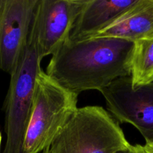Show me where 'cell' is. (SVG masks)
Instances as JSON below:
<instances>
[{
	"instance_id": "6da1fadb",
	"label": "cell",
	"mask_w": 153,
	"mask_h": 153,
	"mask_svg": "<svg viewBox=\"0 0 153 153\" xmlns=\"http://www.w3.org/2000/svg\"><path fill=\"white\" fill-rule=\"evenodd\" d=\"M134 42L117 37H94L66 42L52 56L46 73L79 95L100 91L118 78L130 76Z\"/></svg>"
},
{
	"instance_id": "7a4b0ae2",
	"label": "cell",
	"mask_w": 153,
	"mask_h": 153,
	"mask_svg": "<svg viewBox=\"0 0 153 153\" xmlns=\"http://www.w3.org/2000/svg\"><path fill=\"white\" fill-rule=\"evenodd\" d=\"M77 97L40 69L36 76L32 109L22 153H40L50 148L77 110Z\"/></svg>"
},
{
	"instance_id": "3957f363",
	"label": "cell",
	"mask_w": 153,
	"mask_h": 153,
	"mask_svg": "<svg viewBox=\"0 0 153 153\" xmlns=\"http://www.w3.org/2000/svg\"><path fill=\"white\" fill-rule=\"evenodd\" d=\"M118 122L97 105L78 108L50 146V153H117L128 149Z\"/></svg>"
},
{
	"instance_id": "277c9868",
	"label": "cell",
	"mask_w": 153,
	"mask_h": 153,
	"mask_svg": "<svg viewBox=\"0 0 153 153\" xmlns=\"http://www.w3.org/2000/svg\"><path fill=\"white\" fill-rule=\"evenodd\" d=\"M40 62L28 35L16 69L10 76L8 91L3 105L6 141L2 153H22L32 109L36 76L41 69Z\"/></svg>"
},
{
	"instance_id": "5b68a950",
	"label": "cell",
	"mask_w": 153,
	"mask_h": 153,
	"mask_svg": "<svg viewBox=\"0 0 153 153\" xmlns=\"http://www.w3.org/2000/svg\"><path fill=\"white\" fill-rule=\"evenodd\" d=\"M86 0H38L29 37L39 59L53 55L70 39Z\"/></svg>"
},
{
	"instance_id": "8992f818",
	"label": "cell",
	"mask_w": 153,
	"mask_h": 153,
	"mask_svg": "<svg viewBox=\"0 0 153 153\" xmlns=\"http://www.w3.org/2000/svg\"><path fill=\"white\" fill-rule=\"evenodd\" d=\"M100 92L117 122L131 124L146 142L153 140V83L133 87L130 76H125Z\"/></svg>"
},
{
	"instance_id": "52a82bcc",
	"label": "cell",
	"mask_w": 153,
	"mask_h": 153,
	"mask_svg": "<svg viewBox=\"0 0 153 153\" xmlns=\"http://www.w3.org/2000/svg\"><path fill=\"white\" fill-rule=\"evenodd\" d=\"M38 0H2L0 7V70L10 76L26 46Z\"/></svg>"
},
{
	"instance_id": "ba28073f",
	"label": "cell",
	"mask_w": 153,
	"mask_h": 153,
	"mask_svg": "<svg viewBox=\"0 0 153 153\" xmlns=\"http://www.w3.org/2000/svg\"><path fill=\"white\" fill-rule=\"evenodd\" d=\"M137 0H86L69 40L88 39L113 23L133 7Z\"/></svg>"
},
{
	"instance_id": "9c48e42d",
	"label": "cell",
	"mask_w": 153,
	"mask_h": 153,
	"mask_svg": "<svg viewBox=\"0 0 153 153\" xmlns=\"http://www.w3.org/2000/svg\"><path fill=\"white\" fill-rule=\"evenodd\" d=\"M94 37H117L132 42L152 38L153 0H137L113 23L89 38Z\"/></svg>"
},
{
	"instance_id": "30bf717a",
	"label": "cell",
	"mask_w": 153,
	"mask_h": 153,
	"mask_svg": "<svg viewBox=\"0 0 153 153\" xmlns=\"http://www.w3.org/2000/svg\"><path fill=\"white\" fill-rule=\"evenodd\" d=\"M130 77L133 87L153 83V37L134 42Z\"/></svg>"
},
{
	"instance_id": "8fae6325",
	"label": "cell",
	"mask_w": 153,
	"mask_h": 153,
	"mask_svg": "<svg viewBox=\"0 0 153 153\" xmlns=\"http://www.w3.org/2000/svg\"><path fill=\"white\" fill-rule=\"evenodd\" d=\"M132 148L136 153H153V140L146 142L144 145H132Z\"/></svg>"
},
{
	"instance_id": "7c38bea8",
	"label": "cell",
	"mask_w": 153,
	"mask_h": 153,
	"mask_svg": "<svg viewBox=\"0 0 153 153\" xmlns=\"http://www.w3.org/2000/svg\"><path fill=\"white\" fill-rule=\"evenodd\" d=\"M117 153H136V152L134 151L133 148H132V145H130V146H129L128 149H124V150H121Z\"/></svg>"
},
{
	"instance_id": "4fadbf2b",
	"label": "cell",
	"mask_w": 153,
	"mask_h": 153,
	"mask_svg": "<svg viewBox=\"0 0 153 153\" xmlns=\"http://www.w3.org/2000/svg\"><path fill=\"white\" fill-rule=\"evenodd\" d=\"M42 153H50V148H47L46 149H45Z\"/></svg>"
},
{
	"instance_id": "5bb4252c",
	"label": "cell",
	"mask_w": 153,
	"mask_h": 153,
	"mask_svg": "<svg viewBox=\"0 0 153 153\" xmlns=\"http://www.w3.org/2000/svg\"><path fill=\"white\" fill-rule=\"evenodd\" d=\"M2 0H0V7L2 6Z\"/></svg>"
}]
</instances>
